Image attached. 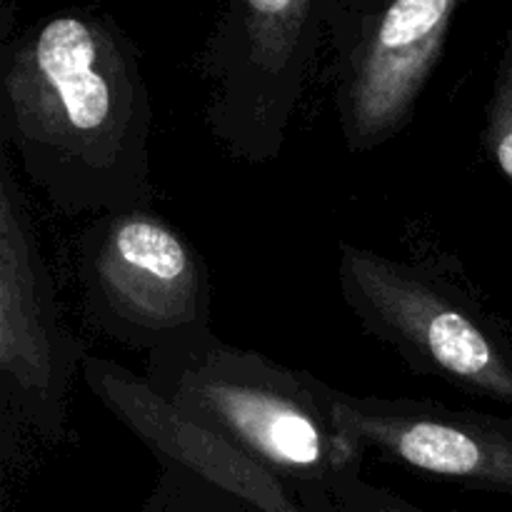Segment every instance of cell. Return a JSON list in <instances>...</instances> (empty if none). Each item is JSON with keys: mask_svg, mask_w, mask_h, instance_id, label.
I'll use <instances>...</instances> for the list:
<instances>
[{"mask_svg": "<svg viewBox=\"0 0 512 512\" xmlns=\"http://www.w3.org/2000/svg\"><path fill=\"white\" fill-rule=\"evenodd\" d=\"M150 108L140 55L110 15L65 8L0 58V133L65 215L150 208Z\"/></svg>", "mask_w": 512, "mask_h": 512, "instance_id": "cell-1", "label": "cell"}, {"mask_svg": "<svg viewBox=\"0 0 512 512\" xmlns=\"http://www.w3.org/2000/svg\"><path fill=\"white\" fill-rule=\"evenodd\" d=\"M145 378L295 498L360 473L368 460L345 438L335 408L338 390L268 355L223 343L215 333L148 355Z\"/></svg>", "mask_w": 512, "mask_h": 512, "instance_id": "cell-2", "label": "cell"}, {"mask_svg": "<svg viewBox=\"0 0 512 512\" xmlns=\"http://www.w3.org/2000/svg\"><path fill=\"white\" fill-rule=\"evenodd\" d=\"M340 295L373 338L413 373L512 405V345L458 283L420 263L340 245Z\"/></svg>", "mask_w": 512, "mask_h": 512, "instance_id": "cell-3", "label": "cell"}, {"mask_svg": "<svg viewBox=\"0 0 512 512\" xmlns=\"http://www.w3.org/2000/svg\"><path fill=\"white\" fill-rule=\"evenodd\" d=\"M330 10L333 0H233L218 13L203 50L205 123L235 160L265 165L283 153Z\"/></svg>", "mask_w": 512, "mask_h": 512, "instance_id": "cell-4", "label": "cell"}, {"mask_svg": "<svg viewBox=\"0 0 512 512\" xmlns=\"http://www.w3.org/2000/svg\"><path fill=\"white\" fill-rule=\"evenodd\" d=\"M88 318L148 355L210 330V273L200 250L150 208L95 215L78 238Z\"/></svg>", "mask_w": 512, "mask_h": 512, "instance_id": "cell-5", "label": "cell"}, {"mask_svg": "<svg viewBox=\"0 0 512 512\" xmlns=\"http://www.w3.org/2000/svg\"><path fill=\"white\" fill-rule=\"evenodd\" d=\"M83 345L60 313L53 275L40 250L8 155L0 163V405L10 428L60 443L68 393L83 368Z\"/></svg>", "mask_w": 512, "mask_h": 512, "instance_id": "cell-6", "label": "cell"}, {"mask_svg": "<svg viewBox=\"0 0 512 512\" xmlns=\"http://www.w3.org/2000/svg\"><path fill=\"white\" fill-rule=\"evenodd\" d=\"M463 0H333L335 108L350 153H368L410 123L448 45Z\"/></svg>", "mask_w": 512, "mask_h": 512, "instance_id": "cell-7", "label": "cell"}, {"mask_svg": "<svg viewBox=\"0 0 512 512\" xmlns=\"http://www.w3.org/2000/svg\"><path fill=\"white\" fill-rule=\"evenodd\" d=\"M343 433L365 458L403 465L473 490L512 493V420L428 398H378L338 390Z\"/></svg>", "mask_w": 512, "mask_h": 512, "instance_id": "cell-8", "label": "cell"}, {"mask_svg": "<svg viewBox=\"0 0 512 512\" xmlns=\"http://www.w3.org/2000/svg\"><path fill=\"white\" fill-rule=\"evenodd\" d=\"M80 373L93 398L158 458V465L185 470L235 495L253 512H305L278 478L220 433L180 413L145 375L108 358H85Z\"/></svg>", "mask_w": 512, "mask_h": 512, "instance_id": "cell-9", "label": "cell"}, {"mask_svg": "<svg viewBox=\"0 0 512 512\" xmlns=\"http://www.w3.org/2000/svg\"><path fill=\"white\" fill-rule=\"evenodd\" d=\"M140 512H253L243 500L185 470L160 465V475Z\"/></svg>", "mask_w": 512, "mask_h": 512, "instance_id": "cell-10", "label": "cell"}, {"mask_svg": "<svg viewBox=\"0 0 512 512\" xmlns=\"http://www.w3.org/2000/svg\"><path fill=\"white\" fill-rule=\"evenodd\" d=\"M298 503L305 512H430L360 473L343 475L323 490H310L300 495Z\"/></svg>", "mask_w": 512, "mask_h": 512, "instance_id": "cell-11", "label": "cell"}, {"mask_svg": "<svg viewBox=\"0 0 512 512\" xmlns=\"http://www.w3.org/2000/svg\"><path fill=\"white\" fill-rule=\"evenodd\" d=\"M483 140L493 163L512 183V28L495 65Z\"/></svg>", "mask_w": 512, "mask_h": 512, "instance_id": "cell-12", "label": "cell"}]
</instances>
